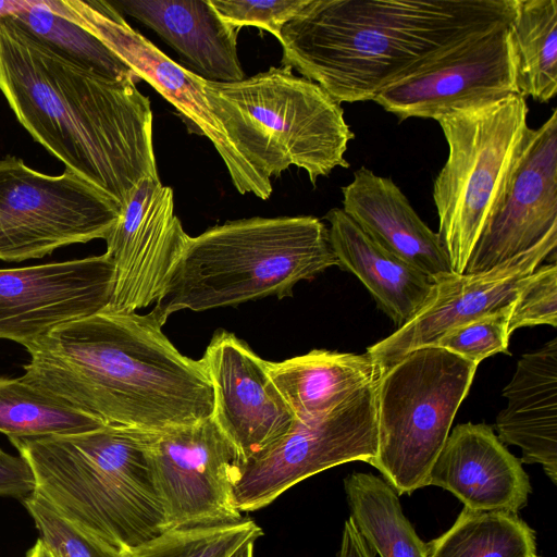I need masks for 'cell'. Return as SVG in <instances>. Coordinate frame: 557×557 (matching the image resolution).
Listing matches in <instances>:
<instances>
[{"label": "cell", "instance_id": "6da1fadb", "mask_svg": "<svg viewBox=\"0 0 557 557\" xmlns=\"http://www.w3.org/2000/svg\"><path fill=\"white\" fill-rule=\"evenodd\" d=\"M162 326L150 311L66 322L25 348L21 379L103 425L160 433L197 423L212 416L211 383Z\"/></svg>", "mask_w": 557, "mask_h": 557}, {"label": "cell", "instance_id": "7a4b0ae2", "mask_svg": "<svg viewBox=\"0 0 557 557\" xmlns=\"http://www.w3.org/2000/svg\"><path fill=\"white\" fill-rule=\"evenodd\" d=\"M0 90L20 124L65 169L121 205L159 177L150 100L134 81L103 77L0 18Z\"/></svg>", "mask_w": 557, "mask_h": 557}, {"label": "cell", "instance_id": "3957f363", "mask_svg": "<svg viewBox=\"0 0 557 557\" xmlns=\"http://www.w3.org/2000/svg\"><path fill=\"white\" fill-rule=\"evenodd\" d=\"M517 0H309L282 29V65L337 102L373 100L459 44L508 26Z\"/></svg>", "mask_w": 557, "mask_h": 557}, {"label": "cell", "instance_id": "277c9868", "mask_svg": "<svg viewBox=\"0 0 557 557\" xmlns=\"http://www.w3.org/2000/svg\"><path fill=\"white\" fill-rule=\"evenodd\" d=\"M153 434L103 425L10 442L33 473L34 492L82 530L128 556L168 529L150 461Z\"/></svg>", "mask_w": 557, "mask_h": 557}, {"label": "cell", "instance_id": "5b68a950", "mask_svg": "<svg viewBox=\"0 0 557 557\" xmlns=\"http://www.w3.org/2000/svg\"><path fill=\"white\" fill-rule=\"evenodd\" d=\"M338 265L329 227L312 215L228 221L189 236L150 311L163 325L181 310L206 311L293 295L297 283Z\"/></svg>", "mask_w": 557, "mask_h": 557}, {"label": "cell", "instance_id": "8992f818", "mask_svg": "<svg viewBox=\"0 0 557 557\" xmlns=\"http://www.w3.org/2000/svg\"><path fill=\"white\" fill-rule=\"evenodd\" d=\"M211 112L233 148L264 178L290 165L312 185L345 159L354 138L339 102L290 69L268 71L232 83L202 79Z\"/></svg>", "mask_w": 557, "mask_h": 557}, {"label": "cell", "instance_id": "52a82bcc", "mask_svg": "<svg viewBox=\"0 0 557 557\" xmlns=\"http://www.w3.org/2000/svg\"><path fill=\"white\" fill-rule=\"evenodd\" d=\"M529 108L516 94L436 119L448 145L433 184L438 236L454 273L465 272L525 141Z\"/></svg>", "mask_w": 557, "mask_h": 557}, {"label": "cell", "instance_id": "ba28073f", "mask_svg": "<svg viewBox=\"0 0 557 557\" xmlns=\"http://www.w3.org/2000/svg\"><path fill=\"white\" fill-rule=\"evenodd\" d=\"M478 366L440 346H425L380 374L377 450L370 465L398 495L428 486Z\"/></svg>", "mask_w": 557, "mask_h": 557}, {"label": "cell", "instance_id": "9c48e42d", "mask_svg": "<svg viewBox=\"0 0 557 557\" xmlns=\"http://www.w3.org/2000/svg\"><path fill=\"white\" fill-rule=\"evenodd\" d=\"M122 205L65 169L50 175L23 159H0V260L40 259L54 250L106 239Z\"/></svg>", "mask_w": 557, "mask_h": 557}, {"label": "cell", "instance_id": "30bf717a", "mask_svg": "<svg viewBox=\"0 0 557 557\" xmlns=\"http://www.w3.org/2000/svg\"><path fill=\"white\" fill-rule=\"evenodd\" d=\"M375 385L323 417L296 419L286 434L245 460L234 487L239 511L265 507L297 483L335 466L370 463L377 450Z\"/></svg>", "mask_w": 557, "mask_h": 557}, {"label": "cell", "instance_id": "8fae6325", "mask_svg": "<svg viewBox=\"0 0 557 557\" xmlns=\"http://www.w3.org/2000/svg\"><path fill=\"white\" fill-rule=\"evenodd\" d=\"M154 483L168 529L240 520L234 487L244 462L213 417L154 433Z\"/></svg>", "mask_w": 557, "mask_h": 557}, {"label": "cell", "instance_id": "7c38bea8", "mask_svg": "<svg viewBox=\"0 0 557 557\" xmlns=\"http://www.w3.org/2000/svg\"><path fill=\"white\" fill-rule=\"evenodd\" d=\"M508 26L459 44L391 84L372 101L403 122L409 117L436 120L455 110L482 107L518 94Z\"/></svg>", "mask_w": 557, "mask_h": 557}, {"label": "cell", "instance_id": "4fadbf2b", "mask_svg": "<svg viewBox=\"0 0 557 557\" xmlns=\"http://www.w3.org/2000/svg\"><path fill=\"white\" fill-rule=\"evenodd\" d=\"M543 245H557V110L530 128L509 180L465 272L494 269Z\"/></svg>", "mask_w": 557, "mask_h": 557}, {"label": "cell", "instance_id": "5bb4252c", "mask_svg": "<svg viewBox=\"0 0 557 557\" xmlns=\"http://www.w3.org/2000/svg\"><path fill=\"white\" fill-rule=\"evenodd\" d=\"M189 235L174 213L173 190L145 177L131 190L106 238L114 264L112 312H136L156 302Z\"/></svg>", "mask_w": 557, "mask_h": 557}, {"label": "cell", "instance_id": "9a60e30c", "mask_svg": "<svg viewBox=\"0 0 557 557\" xmlns=\"http://www.w3.org/2000/svg\"><path fill=\"white\" fill-rule=\"evenodd\" d=\"M113 285L114 264L107 252L0 269V339L26 348L61 324L104 310Z\"/></svg>", "mask_w": 557, "mask_h": 557}, {"label": "cell", "instance_id": "2e32d148", "mask_svg": "<svg viewBox=\"0 0 557 557\" xmlns=\"http://www.w3.org/2000/svg\"><path fill=\"white\" fill-rule=\"evenodd\" d=\"M556 247L540 246L485 272H453L435 278L414 317L367 349L380 374L410 351L436 346L450 330L512 304L533 271L556 255Z\"/></svg>", "mask_w": 557, "mask_h": 557}, {"label": "cell", "instance_id": "e0dca14e", "mask_svg": "<svg viewBox=\"0 0 557 557\" xmlns=\"http://www.w3.org/2000/svg\"><path fill=\"white\" fill-rule=\"evenodd\" d=\"M200 360L212 386V417L244 461L290 430L296 417L271 380L267 360L246 342L220 330Z\"/></svg>", "mask_w": 557, "mask_h": 557}, {"label": "cell", "instance_id": "ac0fdd59", "mask_svg": "<svg viewBox=\"0 0 557 557\" xmlns=\"http://www.w3.org/2000/svg\"><path fill=\"white\" fill-rule=\"evenodd\" d=\"M99 24L107 46L141 79L165 98L190 131L207 137L222 158L239 194L267 200L272 194L264 178L231 145L207 102L202 78L174 62L139 32L129 26L110 1L99 0Z\"/></svg>", "mask_w": 557, "mask_h": 557}, {"label": "cell", "instance_id": "d6986e66", "mask_svg": "<svg viewBox=\"0 0 557 557\" xmlns=\"http://www.w3.org/2000/svg\"><path fill=\"white\" fill-rule=\"evenodd\" d=\"M471 510L517 513L531 493L521 461L498 440L492 426L462 423L449 433L428 478Z\"/></svg>", "mask_w": 557, "mask_h": 557}, {"label": "cell", "instance_id": "ffe728a7", "mask_svg": "<svg viewBox=\"0 0 557 557\" xmlns=\"http://www.w3.org/2000/svg\"><path fill=\"white\" fill-rule=\"evenodd\" d=\"M342 194L343 211L382 248L432 282L453 273L438 234L421 220L393 180L362 166Z\"/></svg>", "mask_w": 557, "mask_h": 557}, {"label": "cell", "instance_id": "44dd1931", "mask_svg": "<svg viewBox=\"0 0 557 557\" xmlns=\"http://www.w3.org/2000/svg\"><path fill=\"white\" fill-rule=\"evenodd\" d=\"M110 2L152 29L180 55L187 70L202 79L232 83L245 78L237 52L238 29L226 24L209 0Z\"/></svg>", "mask_w": 557, "mask_h": 557}, {"label": "cell", "instance_id": "7402d4cb", "mask_svg": "<svg viewBox=\"0 0 557 557\" xmlns=\"http://www.w3.org/2000/svg\"><path fill=\"white\" fill-rule=\"evenodd\" d=\"M498 440L522 450L521 462L540 463L557 483V338L524 354L503 391Z\"/></svg>", "mask_w": 557, "mask_h": 557}, {"label": "cell", "instance_id": "603a6c76", "mask_svg": "<svg viewBox=\"0 0 557 557\" xmlns=\"http://www.w3.org/2000/svg\"><path fill=\"white\" fill-rule=\"evenodd\" d=\"M324 219L338 267L361 281L397 329L410 321L424 305L433 282L372 240L343 209H331Z\"/></svg>", "mask_w": 557, "mask_h": 557}, {"label": "cell", "instance_id": "cb8c5ba5", "mask_svg": "<svg viewBox=\"0 0 557 557\" xmlns=\"http://www.w3.org/2000/svg\"><path fill=\"white\" fill-rule=\"evenodd\" d=\"M271 380L297 420L327 414L362 388L380 371L366 354L313 349L283 361H267Z\"/></svg>", "mask_w": 557, "mask_h": 557}, {"label": "cell", "instance_id": "d4e9b609", "mask_svg": "<svg viewBox=\"0 0 557 557\" xmlns=\"http://www.w3.org/2000/svg\"><path fill=\"white\" fill-rule=\"evenodd\" d=\"M350 519L380 557H426V544L403 512L396 491L383 479L352 472L344 480Z\"/></svg>", "mask_w": 557, "mask_h": 557}, {"label": "cell", "instance_id": "484cf974", "mask_svg": "<svg viewBox=\"0 0 557 557\" xmlns=\"http://www.w3.org/2000/svg\"><path fill=\"white\" fill-rule=\"evenodd\" d=\"M508 29L518 94L549 102L557 94V0H517Z\"/></svg>", "mask_w": 557, "mask_h": 557}, {"label": "cell", "instance_id": "4316f807", "mask_svg": "<svg viewBox=\"0 0 557 557\" xmlns=\"http://www.w3.org/2000/svg\"><path fill=\"white\" fill-rule=\"evenodd\" d=\"M535 540L515 512L463 507L451 528L426 544V557H534Z\"/></svg>", "mask_w": 557, "mask_h": 557}, {"label": "cell", "instance_id": "83f0119b", "mask_svg": "<svg viewBox=\"0 0 557 557\" xmlns=\"http://www.w3.org/2000/svg\"><path fill=\"white\" fill-rule=\"evenodd\" d=\"M97 419L27 384L0 377V433L11 438L69 435L102 428Z\"/></svg>", "mask_w": 557, "mask_h": 557}, {"label": "cell", "instance_id": "f1b7e54d", "mask_svg": "<svg viewBox=\"0 0 557 557\" xmlns=\"http://www.w3.org/2000/svg\"><path fill=\"white\" fill-rule=\"evenodd\" d=\"M262 534L248 517L230 523L170 528L128 557H232Z\"/></svg>", "mask_w": 557, "mask_h": 557}, {"label": "cell", "instance_id": "f546056e", "mask_svg": "<svg viewBox=\"0 0 557 557\" xmlns=\"http://www.w3.org/2000/svg\"><path fill=\"white\" fill-rule=\"evenodd\" d=\"M23 503L54 557H128L91 536L33 492Z\"/></svg>", "mask_w": 557, "mask_h": 557}, {"label": "cell", "instance_id": "4dcf8cb0", "mask_svg": "<svg viewBox=\"0 0 557 557\" xmlns=\"http://www.w3.org/2000/svg\"><path fill=\"white\" fill-rule=\"evenodd\" d=\"M511 305L450 330L436 346L476 364L492 355L507 352Z\"/></svg>", "mask_w": 557, "mask_h": 557}, {"label": "cell", "instance_id": "1f68e13d", "mask_svg": "<svg viewBox=\"0 0 557 557\" xmlns=\"http://www.w3.org/2000/svg\"><path fill=\"white\" fill-rule=\"evenodd\" d=\"M557 327V264L540 265L525 280L511 305L508 334L523 326Z\"/></svg>", "mask_w": 557, "mask_h": 557}, {"label": "cell", "instance_id": "d6a6232c", "mask_svg": "<svg viewBox=\"0 0 557 557\" xmlns=\"http://www.w3.org/2000/svg\"><path fill=\"white\" fill-rule=\"evenodd\" d=\"M309 0L234 1L209 0L220 17L239 29L252 26L281 38L283 27L290 22Z\"/></svg>", "mask_w": 557, "mask_h": 557}, {"label": "cell", "instance_id": "836d02e7", "mask_svg": "<svg viewBox=\"0 0 557 557\" xmlns=\"http://www.w3.org/2000/svg\"><path fill=\"white\" fill-rule=\"evenodd\" d=\"M35 490V481L27 462L0 448V496L24 499Z\"/></svg>", "mask_w": 557, "mask_h": 557}, {"label": "cell", "instance_id": "e575fe53", "mask_svg": "<svg viewBox=\"0 0 557 557\" xmlns=\"http://www.w3.org/2000/svg\"><path fill=\"white\" fill-rule=\"evenodd\" d=\"M338 557H374L350 518L344 523Z\"/></svg>", "mask_w": 557, "mask_h": 557}, {"label": "cell", "instance_id": "d590c367", "mask_svg": "<svg viewBox=\"0 0 557 557\" xmlns=\"http://www.w3.org/2000/svg\"><path fill=\"white\" fill-rule=\"evenodd\" d=\"M34 0H0V18L11 16L33 4Z\"/></svg>", "mask_w": 557, "mask_h": 557}, {"label": "cell", "instance_id": "8d00e7d4", "mask_svg": "<svg viewBox=\"0 0 557 557\" xmlns=\"http://www.w3.org/2000/svg\"><path fill=\"white\" fill-rule=\"evenodd\" d=\"M26 557H54L46 545L38 540L36 544L28 550Z\"/></svg>", "mask_w": 557, "mask_h": 557}, {"label": "cell", "instance_id": "74e56055", "mask_svg": "<svg viewBox=\"0 0 557 557\" xmlns=\"http://www.w3.org/2000/svg\"><path fill=\"white\" fill-rule=\"evenodd\" d=\"M256 542H249L242 546L232 557H253V546Z\"/></svg>", "mask_w": 557, "mask_h": 557}, {"label": "cell", "instance_id": "f35d334b", "mask_svg": "<svg viewBox=\"0 0 557 557\" xmlns=\"http://www.w3.org/2000/svg\"><path fill=\"white\" fill-rule=\"evenodd\" d=\"M534 557H540V556H537V555H536V556H534Z\"/></svg>", "mask_w": 557, "mask_h": 557}]
</instances>
